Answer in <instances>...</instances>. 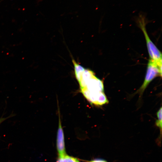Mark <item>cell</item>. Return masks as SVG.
<instances>
[{
	"mask_svg": "<svg viewBox=\"0 0 162 162\" xmlns=\"http://www.w3.org/2000/svg\"><path fill=\"white\" fill-rule=\"evenodd\" d=\"M139 23L145 36L150 59L157 63H162L161 53L149 38L146 29L144 18L140 17L139 20Z\"/></svg>",
	"mask_w": 162,
	"mask_h": 162,
	"instance_id": "1",
	"label": "cell"
},
{
	"mask_svg": "<svg viewBox=\"0 0 162 162\" xmlns=\"http://www.w3.org/2000/svg\"><path fill=\"white\" fill-rule=\"evenodd\" d=\"M158 76H162V64L159 65L155 61L150 59L147 66V71L143 83L138 90L142 94L149 83Z\"/></svg>",
	"mask_w": 162,
	"mask_h": 162,
	"instance_id": "2",
	"label": "cell"
},
{
	"mask_svg": "<svg viewBox=\"0 0 162 162\" xmlns=\"http://www.w3.org/2000/svg\"><path fill=\"white\" fill-rule=\"evenodd\" d=\"M80 90L85 98L92 104L101 105L108 102L104 92L93 93L88 92L84 89Z\"/></svg>",
	"mask_w": 162,
	"mask_h": 162,
	"instance_id": "3",
	"label": "cell"
},
{
	"mask_svg": "<svg viewBox=\"0 0 162 162\" xmlns=\"http://www.w3.org/2000/svg\"><path fill=\"white\" fill-rule=\"evenodd\" d=\"M59 123L57 133L56 145L59 157L62 158L66 154L64 144V134L59 111Z\"/></svg>",
	"mask_w": 162,
	"mask_h": 162,
	"instance_id": "4",
	"label": "cell"
},
{
	"mask_svg": "<svg viewBox=\"0 0 162 162\" xmlns=\"http://www.w3.org/2000/svg\"><path fill=\"white\" fill-rule=\"evenodd\" d=\"M83 89L89 92H104L103 82L97 78L95 75L87 81L85 87L82 89Z\"/></svg>",
	"mask_w": 162,
	"mask_h": 162,
	"instance_id": "5",
	"label": "cell"
},
{
	"mask_svg": "<svg viewBox=\"0 0 162 162\" xmlns=\"http://www.w3.org/2000/svg\"><path fill=\"white\" fill-rule=\"evenodd\" d=\"M94 75L93 72L88 69H85L79 82L80 89L84 88L87 81Z\"/></svg>",
	"mask_w": 162,
	"mask_h": 162,
	"instance_id": "6",
	"label": "cell"
},
{
	"mask_svg": "<svg viewBox=\"0 0 162 162\" xmlns=\"http://www.w3.org/2000/svg\"><path fill=\"white\" fill-rule=\"evenodd\" d=\"M72 62L74 64V70L76 78L79 82L82 77V75L85 69L76 62L74 59H72Z\"/></svg>",
	"mask_w": 162,
	"mask_h": 162,
	"instance_id": "7",
	"label": "cell"
},
{
	"mask_svg": "<svg viewBox=\"0 0 162 162\" xmlns=\"http://www.w3.org/2000/svg\"><path fill=\"white\" fill-rule=\"evenodd\" d=\"M158 119L155 122L156 126L158 127L160 130V134H161L162 130V107H161L157 112Z\"/></svg>",
	"mask_w": 162,
	"mask_h": 162,
	"instance_id": "8",
	"label": "cell"
},
{
	"mask_svg": "<svg viewBox=\"0 0 162 162\" xmlns=\"http://www.w3.org/2000/svg\"><path fill=\"white\" fill-rule=\"evenodd\" d=\"M63 162H80L76 158L66 154L62 158Z\"/></svg>",
	"mask_w": 162,
	"mask_h": 162,
	"instance_id": "9",
	"label": "cell"
},
{
	"mask_svg": "<svg viewBox=\"0 0 162 162\" xmlns=\"http://www.w3.org/2000/svg\"><path fill=\"white\" fill-rule=\"evenodd\" d=\"M14 116V114H12L9 116L7 117H3L2 116L0 118V124L4 121L12 117H13V116Z\"/></svg>",
	"mask_w": 162,
	"mask_h": 162,
	"instance_id": "10",
	"label": "cell"
},
{
	"mask_svg": "<svg viewBox=\"0 0 162 162\" xmlns=\"http://www.w3.org/2000/svg\"><path fill=\"white\" fill-rule=\"evenodd\" d=\"M89 162H107L104 160L102 159H94L90 161Z\"/></svg>",
	"mask_w": 162,
	"mask_h": 162,
	"instance_id": "11",
	"label": "cell"
},
{
	"mask_svg": "<svg viewBox=\"0 0 162 162\" xmlns=\"http://www.w3.org/2000/svg\"><path fill=\"white\" fill-rule=\"evenodd\" d=\"M60 161H61V162H63L62 159L61 158H60Z\"/></svg>",
	"mask_w": 162,
	"mask_h": 162,
	"instance_id": "12",
	"label": "cell"
}]
</instances>
